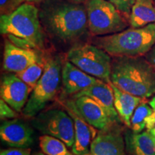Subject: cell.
Segmentation results:
<instances>
[{
  "label": "cell",
  "instance_id": "13",
  "mask_svg": "<svg viewBox=\"0 0 155 155\" xmlns=\"http://www.w3.org/2000/svg\"><path fill=\"white\" fill-rule=\"evenodd\" d=\"M100 79L85 73L70 61L62 68V84L65 95H74L91 86Z\"/></svg>",
  "mask_w": 155,
  "mask_h": 155
},
{
  "label": "cell",
  "instance_id": "8",
  "mask_svg": "<svg viewBox=\"0 0 155 155\" xmlns=\"http://www.w3.org/2000/svg\"><path fill=\"white\" fill-rule=\"evenodd\" d=\"M31 122L32 127L42 134L61 139L68 147H72L74 144V122L67 111L50 109L41 111Z\"/></svg>",
  "mask_w": 155,
  "mask_h": 155
},
{
  "label": "cell",
  "instance_id": "18",
  "mask_svg": "<svg viewBox=\"0 0 155 155\" xmlns=\"http://www.w3.org/2000/svg\"><path fill=\"white\" fill-rule=\"evenodd\" d=\"M124 139L129 155H155V138L149 131L140 133L129 131Z\"/></svg>",
  "mask_w": 155,
  "mask_h": 155
},
{
  "label": "cell",
  "instance_id": "7",
  "mask_svg": "<svg viewBox=\"0 0 155 155\" xmlns=\"http://www.w3.org/2000/svg\"><path fill=\"white\" fill-rule=\"evenodd\" d=\"M67 59L85 73L106 83L111 82L112 61L109 54L98 46H75L68 51Z\"/></svg>",
  "mask_w": 155,
  "mask_h": 155
},
{
  "label": "cell",
  "instance_id": "19",
  "mask_svg": "<svg viewBox=\"0 0 155 155\" xmlns=\"http://www.w3.org/2000/svg\"><path fill=\"white\" fill-rule=\"evenodd\" d=\"M129 23L133 28H142L155 23L154 0H134L129 16Z\"/></svg>",
  "mask_w": 155,
  "mask_h": 155
},
{
  "label": "cell",
  "instance_id": "17",
  "mask_svg": "<svg viewBox=\"0 0 155 155\" xmlns=\"http://www.w3.org/2000/svg\"><path fill=\"white\" fill-rule=\"evenodd\" d=\"M112 88L114 96V106L119 114L121 121L131 127V119L132 115L139 104L142 101V98L134 96L129 93L124 91L116 87L111 82L108 83Z\"/></svg>",
  "mask_w": 155,
  "mask_h": 155
},
{
  "label": "cell",
  "instance_id": "28",
  "mask_svg": "<svg viewBox=\"0 0 155 155\" xmlns=\"http://www.w3.org/2000/svg\"><path fill=\"white\" fill-rule=\"evenodd\" d=\"M9 2H12L13 5H14L13 0H0V6H1L2 12H5L7 9V7H9L8 5Z\"/></svg>",
  "mask_w": 155,
  "mask_h": 155
},
{
  "label": "cell",
  "instance_id": "12",
  "mask_svg": "<svg viewBox=\"0 0 155 155\" xmlns=\"http://www.w3.org/2000/svg\"><path fill=\"white\" fill-rule=\"evenodd\" d=\"M41 62L34 49L23 48L7 40L5 44L3 69L8 73L22 72L32 64Z\"/></svg>",
  "mask_w": 155,
  "mask_h": 155
},
{
  "label": "cell",
  "instance_id": "21",
  "mask_svg": "<svg viewBox=\"0 0 155 155\" xmlns=\"http://www.w3.org/2000/svg\"><path fill=\"white\" fill-rule=\"evenodd\" d=\"M154 112L150 104L141 103L134 112L131 119V129L134 133L142 132L146 128L147 121Z\"/></svg>",
  "mask_w": 155,
  "mask_h": 155
},
{
  "label": "cell",
  "instance_id": "2",
  "mask_svg": "<svg viewBox=\"0 0 155 155\" xmlns=\"http://www.w3.org/2000/svg\"><path fill=\"white\" fill-rule=\"evenodd\" d=\"M111 82L134 96L149 98L155 94V69L140 56L117 57L112 61Z\"/></svg>",
  "mask_w": 155,
  "mask_h": 155
},
{
  "label": "cell",
  "instance_id": "23",
  "mask_svg": "<svg viewBox=\"0 0 155 155\" xmlns=\"http://www.w3.org/2000/svg\"><path fill=\"white\" fill-rule=\"evenodd\" d=\"M115 6L120 12L127 16H130L131 8L134 3V0H107Z\"/></svg>",
  "mask_w": 155,
  "mask_h": 155
},
{
  "label": "cell",
  "instance_id": "34",
  "mask_svg": "<svg viewBox=\"0 0 155 155\" xmlns=\"http://www.w3.org/2000/svg\"><path fill=\"white\" fill-rule=\"evenodd\" d=\"M32 155H46V154H45L44 153H42V152H37V153H35V154Z\"/></svg>",
  "mask_w": 155,
  "mask_h": 155
},
{
  "label": "cell",
  "instance_id": "29",
  "mask_svg": "<svg viewBox=\"0 0 155 155\" xmlns=\"http://www.w3.org/2000/svg\"><path fill=\"white\" fill-rule=\"evenodd\" d=\"M149 104L151 106V107L153 108V110L155 111V96L153 97L152 100L149 102Z\"/></svg>",
  "mask_w": 155,
  "mask_h": 155
},
{
  "label": "cell",
  "instance_id": "6",
  "mask_svg": "<svg viewBox=\"0 0 155 155\" xmlns=\"http://www.w3.org/2000/svg\"><path fill=\"white\" fill-rule=\"evenodd\" d=\"M88 27L94 35H107L121 32L127 23L113 4L107 0H87Z\"/></svg>",
  "mask_w": 155,
  "mask_h": 155
},
{
  "label": "cell",
  "instance_id": "1",
  "mask_svg": "<svg viewBox=\"0 0 155 155\" xmlns=\"http://www.w3.org/2000/svg\"><path fill=\"white\" fill-rule=\"evenodd\" d=\"M46 30L52 35L69 41L83 35L88 27L86 6L71 2H56L45 5L39 12Z\"/></svg>",
  "mask_w": 155,
  "mask_h": 155
},
{
  "label": "cell",
  "instance_id": "31",
  "mask_svg": "<svg viewBox=\"0 0 155 155\" xmlns=\"http://www.w3.org/2000/svg\"><path fill=\"white\" fill-rule=\"evenodd\" d=\"M24 1H27V0H13V2H14L15 6H16V5H19Z\"/></svg>",
  "mask_w": 155,
  "mask_h": 155
},
{
  "label": "cell",
  "instance_id": "16",
  "mask_svg": "<svg viewBox=\"0 0 155 155\" xmlns=\"http://www.w3.org/2000/svg\"><path fill=\"white\" fill-rule=\"evenodd\" d=\"M66 111L74 122L75 141L72 147V153L75 155H89L91 140L96 135L95 128L88 124L75 112L67 108Z\"/></svg>",
  "mask_w": 155,
  "mask_h": 155
},
{
  "label": "cell",
  "instance_id": "14",
  "mask_svg": "<svg viewBox=\"0 0 155 155\" xmlns=\"http://www.w3.org/2000/svg\"><path fill=\"white\" fill-rule=\"evenodd\" d=\"M83 96H88L96 101L107 112L114 123H119L121 121L114 106V92L108 83L99 80L91 86L74 94L73 98H78Z\"/></svg>",
  "mask_w": 155,
  "mask_h": 155
},
{
  "label": "cell",
  "instance_id": "24",
  "mask_svg": "<svg viewBox=\"0 0 155 155\" xmlns=\"http://www.w3.org/2000/svg\"><path fill=\"white\" fill-rule=\"evenodd\" d=\"M17 116V111L1 98L0 100V117H1V119H15Z\"/></svg>",
  "mask_w": 155,
  "mask_h": 155
},
{
  "label": "cell",
  "instance_id": "9",
  "mask_svg": "<svg viewBox=\"0 0 155 155\" xmlns=\"http://www.w3.org/2000/svg\"><path fill=\"white\" fill-rule=\"evenodd\" d=\"M65 106L88 124L101 131H108L114 123L104 108L88 96L73 98V100L65 101Z\"/></svg>",
  "mask_w": 155,
  "mask_h": 155
},
{
  "label": "cell",
  "instance_id": "20",
  "mask_svg": "<svg viewBox=\"0 0 155 155\" xmlns=\"http://www.w3.org/2000/svg\"><path fill=\"white\" fill-rule=\"evenodd\" d=\"M40 147L46 155H75L68 150L67 146L61 139L49 135L40 137Z\"/></svg>",
  "mask_w": 155,
  "mask_h": 155
},
{
  "label": "cell",
  "instance_id": "26",
  "mask_svg": "<svg viewBox=\"0 0 155 155\" xmlns=\"http://www.w3.org/2000/svg\"><path fill=\"white\" fill-rule=\"evenodd\" d=\"M147 61L150 63L155 69V45L145 55Z\"/></svg>",
  "mask_w": 155,
  "mask_h": 155
},
{
  "label": "cell",
  "instance_id": "11",
  "mask_svg": "<svg viewBox=\"0 0 155 155\" xmlns=\"http://www.w3.org/2000/svg\"><path fill=\"white\" fill-rule=\"evenodd\" d=\"M0 138L10 147L28 148L34 142L33 130L21 119L4 120L0 127Z\"/></svg>",
  "mask_w": 155,
  "mask_h": 155
},
{
  "label": "cell",
  "instance_id": "33",
  "mask_svg": "<svg viewBox=\"0 0 155 155\" xmlns=\"http://www.w3.org/2000/svg\"><path fill=\"white\" fill-rule=\"evenodd\" d=\"M149 131H150V132L153 135V137H154L155 138V129H152V130H150Z\"/></svg>",
  "mask_w": 155,
  "mask_h": 155
},
{
  "label": "cell",
  "instance_id": "27",
  "mask_svg": "<svg viewBox=\"0 0 155 155\" xmlns=\"http://www.w3.org/2000/svg\"><path fill=\"white\" fill-rule=\"evenodd\" d=\"M146 128L148 131H150L153 129H155V111H154L153 112L152 115L147 119Z\"/></svg>",
  "mask_w": 155,
  "mask_h": 155
},
{
  "label": "cell",
  "instance_id": "10",
  "mask_svg": "<svg viewBox=\"0 0 155 155\" xmlns=\"http://www.w3.org/2000/svg\"><path fill=\"white\" fill-rule=\"evenodd\" d=\"M32 88L21 80L16 73L2 75L0 86L1 98L17 112L23 111Z\"/></svg>",
  "mask_w": 155,
  "mask_h": 155
},
{
  "label": "cell",
  "instance_id": "15",
  "mask_svg": "<svg viewBox=\"0 0 155 155\" xmlns=\"http://www.w3.org/2000/svg\"><path fill=\"white\" fill-rule=\"evenodd\" d=\"M125 139L119 132L102 131L92 140L89 155H128Z\"/></svg>",
  "mask_w": 155,
  "mask_h": 155
},
{
  "label": "cell",
  "instance_id": "30",
  "mask_svg": "<svg viewBox=\"0 0 155 155\" xmlns=\"http://www.w3.org/2000/svg\"><path fill=\"white\" fill-rule=\"evenodd\" d=\"M67 1L71 2H74V3H78V4H82L84 2H86L87 0H67Z\"/></svg>",
  "mask_w": 155,
  "mask_h": 155
},
{
  "label": "cell",
  "instance_id": "3",
  "mask_svg": "<svg viewBox=\"0 0 155 155\" xmlns=\"http://www.w3.org/2000/svg\"><path fill=\"white\" fill-rule=\"evenodd\" d=\"M94 43L116 57L146 55L155 45V23L98 37L94 40Z\"/></svg>",
  "mask_w": 155,
  "mask_h": 155
},
{
  "label": "cell",
  "instance_id": "25",
  "mask_svg": "<svg viewBox=\"0 0 155 155\" xmlns=\"http://www.w3.org/2000/svg\"><path fill=\"white\" fill-rule=\"evenodd\" d=\"M0 155H32L31 150L28 148H11L1 150Z\"/></svg>",
  "mask_w": 155,
  "mask_h": 155
},
{
  "label": "cell",
  "instance_id": "4",
  "mask_svg": "<svg viewBox=\"0 0 155 155\" xmlns=\"http://www.w3.org/2000/svg\"><path fill=\"white\" fill-rule=\"evenodd\" d=\"M39 11L32 4L20 5L10 13L0 17L2 35H12L28 42L34 49L44 45V34Z\"/></svg>",
  "mask_w": 155,
  "mask_h": 155
},
{
  "label": "cell",
  "instance_id": "22",
  "mask_svg": "<svg viewBox=\"0 0 155 155\" xmlns=\"http://www.w3.org/2000/svg\"><path fill=\"white\" fill-rule=\"evenodd\" d=\"M44 70L45 63H42V62H38L31 65L22 72L16 74L21 80H22L33 89L43 74Z\"/></svg>",
  "mask_w": 155,
  "mask_h": 155
},
{
  "label": "cell",
  "instance_id": "5",
  "mask_svg": "<svg viewBox=\"0 0 155 155\" xmlns=\"http://www.w3.org/2000/svg\"><path fill=\"white\" fill-rule=\"evenodd\" d=\"M62 64L58 58H50L45 63L44 73L32 89L22 113L28 118H33L41 112L59 90L62 82Z\"/></svg>",
  "mask_w": 155,
  "mask_h": 155
},
{
  "label": "cell",
  "instance_id": "32",
  "mask_svg": "<svg viewBox=\"0 0 155 155\" xmlns=\"http://www.w3.org/2000/svg\"><path fill=\"white\" fill-rule=\"evenodd\" d=\"M41 1V0H27V2L30 3H32V2H38Z\"/></svg>",
  "mask_w": 155,
  "mask_h": 155
}]
</instances>
